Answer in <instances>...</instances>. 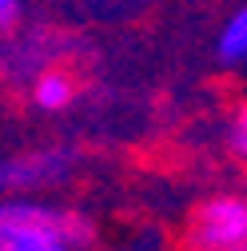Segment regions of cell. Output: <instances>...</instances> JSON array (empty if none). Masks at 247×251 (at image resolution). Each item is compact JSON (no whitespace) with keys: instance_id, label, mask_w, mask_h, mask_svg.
I'll use <instances>...</instances> for the list:
<instances>
[{"instance_id":"obj_8","label":"cell","mask_w":247,"mask_h":251,"mask_svg":"<svg viewBox=\"0 0 247 251\" xmlns=\"http://www.w3.org/2000/svg\"><path fill=\"white\" fill-rule=\"evenodd\" d=\"M24 16V0H0V36L12 32Z\"/></svg>"},{"instance_id":"obj_4","label":"cell","mask_w":247,"mask_h":251,"mask_svg":"<svg viewBox=\"0 0 247 251\" xmlns=\"http://www.w3.org/2000/svg\"><path fill=\"white\" fill-rule=\"evenodd\" d=\"M76 96H80V84L64 64H48L28 80V100L40 112H64L76 104Z\"/></svg>"},{"instance_id":"obj_3","label":"cell","mask_w":247,"mask_h":251,"mask_svg":"<svg viewBox=\"0 0 247 251\" xmlns=\"http://www.w3.org/2000/svg\"><path fill=\"white\" fill-rule=\"evenodd\" d=\"M76 168V148H32L0 155V196H32L64 183Z\"/></svg>"},{"instance_id":"obj_7","label":"cell","mask_w":247,"mask_h":251,"mask_svg":"<svg viewBox=\"0 0 247 251\" xmlns=\"http://www.w3.org/2000/svg\"><path fill=\"white\" fill-rule=\"evenodd\" d=\"M227 144H231V151L239 155V160H247V104H239V108H235V116H231Z\"/></svg>"},{"instance_id":"obj_1","label":"cell","mask_w":247,"mask_h":251,"mask_svg":"<svg viewBox=\"0 0 247 251\" xmlns=\"http://www.w3.org/2000/svg\"><path fill=\"white\" fill-rule=\"evenodd\" d=\"M0 235L12 239V235H56V239H68L76 247L92 243V224L80 211L68 207H48L36 203L28 196H0Z\"/></svg>"},{"instance_id":"obj_10","label":"cell","mask_w":247,"mask_h":251,"mask_svg":"<svg viewBox=\"0 0 247 251\" xmlns=\"http://www.w3.org/2000/svg\"><path fill=\"white\" fill-rule=\"evenodd\" d=\"M243 251H247V247H243Z\"/></svg>"},{"instance_id":"obj_5","label":"cell","mask_w":247,"mask_h":251,"mask_svg":"<svg viewBox=\"0 0 247 251\" xmlns=\"http://www.w3.org/2000/svg\"><path fill=\"white\" fill-rule=\"evenodd\" d=\"M215 52H220L223 64H243V60H247V0H243V4H239L227 20H223Z\"/></svg>"},{"instance_id":"obj_6","label":"cell","mask_w":247,"mask_h":251,"mask_svg":"<svg viewBox=\"0 0 247 251\" xmlns=\"http://www.w3.org/2000/svg\"><path fill=\"white\" fill-rule=\"evenodd\" d=\"M8 251H80L68 239H56V235H12Z\"/></svg>"},{"instance_id":"obj_9","label":"cell","mask_w":247,"mask_h":251,"mask_svg":"<svg viewBox=\"0 0 247 251\" xmlns=\"http://www.w3.org/2000/svg\"><path fill=\"white\" fill-rule=\"evenodd\" d=\"M0 251H8V239H4V235H0Z\"/></svg>"},{"instance_id":"obj_2","label":"cell","mask_w":247,"mask_h":251,"mask_svg":"<svg viewBox=\"0 0 247 251\" xmlns=\"http://www.w3.org/2000/svg\"><path fill=\"white\" fill-rule=\"evenodd\" d=\"M188 251H243L247 247V196H207L183 227Z\"/></svg>"}]
</instances>
